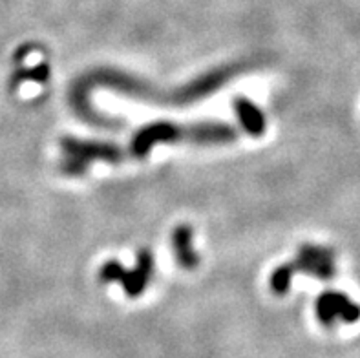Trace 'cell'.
Wrapping results in <instances>:
<instances>
[{"label":"cell","instance_id":"obj_5","mask_svg":"<svg viewBox=\"0 0 360 358\" xmlns=\"http://www.w3.org/2000/svg\"><path fill=\"white\" fill-rule=\"evenodd\" d=\"M291 267H282L273 274L271 286H273V289L276 290L278 295H283V293L288 290V287L291 286Z\"/></svg>","mask_w":360,"mask_h":358},{"label":"cell","instance_id":"obj_1","mask_svg":"<svg viewBox=\"0 0 360 358\" xmlns=\"http://www.w3.org/2000/svg\"><path fill=\"white\" fill-rule=\"evenodd\" d=\"M316 318L326 327L337 326V322L352 324L360 320V305L353 302L342 290H326L316 300Z\"/></svg>","mask_w":360,"mask_h":358},{"label":"cell","instance_id":"obj_3","mask_svg":"<svg viewBox=\"0 0 360 358\" xmlns=\"http://www.w3.org/2000/svg\"><path fill=\"white\" fill-rule=\"evenodd\" d=\"M236 112H238V115H240V119H242L243 127L251 132V134L258 136V134L264 130V115H262L260 110L256 108L252 103H249V101H243V99H238L236 101Z\"/></svg>","mask_w":360,"mask_h":358},{"label":"cell","instance_id":"obj_2","mask_svg":"<svg viewBox=\"0 0 360 358\" xmlns=\"http://www.w3.org/2000/svg\"><path fill=\"white\" fill-rule=\"evenodd\" d=\"M298 265L306 272L329 280L335 276V254L324 247H304L298 254Z\"/></svg>","mask_w":360,"mask_h":358},{"label":"cell","instance_id":"obj_4","mask_svg":"<svg viewBox=\"0 0 360 358\" xmlns=\"http://www.w3.org/2000/svg\"><path fill=\"white\" fill-rule=\"evenodd\" d=\"M174 245L178 249V260L183 263V267H194L196 256L191 249V231L188 229H179L174 238Z\"/></svg>","mask_w":360,"mask_h":358}]
</instances>
